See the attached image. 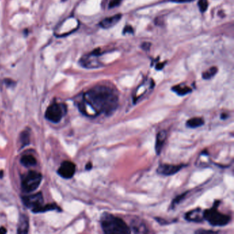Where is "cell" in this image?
<instances>
[{"instance_id": "cell-1", "label": "cell", "mask_w": 234, "mask_h": 234, "mask_svg": "<svg viewBox=\"0 0 234 234\" xmlns=\"http://www.w3.org/2000/svg\"><path fill=\"white\" fill-rule=\"evenodd\" d=\"M119 104L118 94L116 90L106 85H98L83 94L78 104L79 111L88 117L104 114H113Z\"/></svg>"}, {"instance_id": "cell-2", "label": "cell", "mask_w": 234, "mask_h": 234, "mask_svg": "<svg viewBox=\"0 0 234 234\" xmlns=\"http://www.w3.org/2000/svg\"><path fill=\"white\" fill-rule=\"evenodd\" d=\"M103 231L107 234H129L131 233L130 227L120 218L105 212L100 218Z\"/></svg>"}, {"instance_id": "cell-3", "label": "cell", "mask_w": 234, "mask_h": 234, "mask_svg": "<svg viewBox=\"0 0 234 234\" xmlns=\"http://www.w3.org/2000/svg\"><path fill=\"white\" fill-rule=\"evenodd\" d=\"M204 220H205L211 225L214 227H223L230 222L229 216L220 213L217 210V206L203 211Z\"/></svg>"}, {"instance_id": "cell-4", "label": "cell", "mask_w": 234, "mask_h": 234, "mask_svg": "<svg viewBox=\"0 0 234 234\" xmlns=\"http://www.w3.org/2000/svg\"><path fill=\"white\" fill-rule=\"evenodd\" d=\"M43 179L40 173L35 170H30L22 177L21 189L26 193H30L39 188Z\"/></svg>"}, {"instance_id": "cell-5", "label": "cell", "mask_w": 234, "mask_h": 234, "mask_svg": "<svg viewBox=\"0 0 234 234\" xmlns=\"http://www.w3.org/2000/svg\"><path fill=\"white\" fill-rule=\"evenodd\" d=\"M67 113V107L64 104L53 103L47 109L45 117L53 123H58Z\"/></svg>"}, {"instance_id": "cell-6", "label": "cell", "mask_w": 234, "mask_h": 234, "mask_svg": "<svg viewBox=\"0 0 234 234\" xmlns=\"http://www.w3.org/2000/svg\"><path fill=\"white\" fill-rule=\"evenodd\" d=\"M22 201L25 206L30 208L33 213H39L40 209L43 206V197L41 192L26 196L22 197Z\"/></svg>"}, {"instance_id": "cell-7", "label": "cell", "mask_w": 234, "mask_h": 234, "mask_svg": "<svg viewBox=\"0 0 234 234\" xmlns=\"http://www.w3.org/2000/svg\"><path fill=\"white\" fill-rule=\"evenodd\" d=\"M57 172L63 179H71L76 172V165L71 161H65L61 163Z\"/></svg>"}, {"instance_id": "cell-8", "label": "cell", "mask_w": 234, "mask_h": 234, "mask_svg": "<svg viewBox=\"0 0 234 234\" xmlns=\"http://www.w3.org/2000/svg\"><path fill=\"white\" fill-rule=\"evenodd\" d=\"M184 167V165H174V164L162 163L157 168L158 174L164 176H171L175 174Z\"/></svg>"}, {"instance_id": "cell-9", "label": "cell", "mask_w": 234, "mask_h": 234, "mask_svg": "<svg viewBox=\"0 0 234 234\" xmlns=\"http://www.w3.org/2000/svg\"><path fill=\"white\" fill-rule=\"evenodd\" d=\"M185 218L189 222H201L203 221V211L201 208H196L187 212Z\"/></svg>"}, {"instance_id": "cell-10", "label": "cell", "mask_w": 234, "mask_h": 234, "mask_svg": "<svg viewBox=\"0 0 234 234\" xmlns=\"http://www.w3.org/2000/svg\"><path fill=\"white\" fill-rule=\"evenodd\" d=\"M121 18V14H117L113 16L107 17L100 22V26L104 29L110 28L118 23Z\"/></svg>"}, {"instance_id": "cell-11", "label": "cell", "mask_w": 234, "mask_h": 234, "mask_svg": "<svg viewBox=\"0 0 234 234\" xmlns=\"http://www.w3.org/2000/svg\"><path fill=\"white\" fill-rule=\"evenodd\" d=\"M167 138V132L166 130H161L157 135L156 142H155V151L157 155L161 153L162 148Z\"/></svg>"}, {"instance_id": "cell-12", "label": "cell", "mask_w": 234, "mask_h": 234, "mask_svg": "<svg viewBox=\"0 0 234 234\" xmlns=\"http://www.w3.org/2000/svg\"><path fill=\"white\" fill-rule=\"evenodd\" d=\"M130 231L136 233H143L148 232L147 228L145 225L144 223H143L141 220H133L130 223V226H129Z\"/></svg>"}, {"instance_id": "cell-13", "label": "cell", "mask_w": 234, "mask_h": 234, "mask_svg": "<svg viewBox=\"0 0 234 234\" xmlns=\"http://www.w3.org/2000/svg\"><path fill=\"white\" fill-rule=\"evenodd\" d=\"M81 63L82 66L87 68H96V67H100L101 64L98 62V60L93 59V55L90 54L83 58L81 60Z\"/></svg>"}, {"instance_id": "cell-14", "label": "cell", "mask_w": 234, "mask_h": 234, "mask_svg": "<svg viewBox=\"0 0 234 234\" xmlns=\"http://www.w3.org/2000/svg\"><path fill=\"white\" fill-rule=\"evenodd\" d=\"M29 228V220L26 215H21L20 216L19 224L17 227L18 233H27Z\"/></svg>"}, {"instance_id": "cell-15", "label": "cell", "mask_w": 234, "mask_h": 234, "mask_svg": "<svg viewBox=\"0 0 234 234\" xmlns=\"http://www.w3.org/2000/svg\"><path fill=\"white\" fill-rule=\"evenodd\" d=\"M37 159L31 155H25L21 158V163L26 168L32 167L37 164Z\"/></svg>"}, {"instance_id": "cell-16", "label": "cell", "mask_w": 234, "mask_h": 234, "mask_svg": "<svg viewBox=\"0 0 234 234\" xmlns=\"http://www.w3.org/2000/svg\"><path fill=\"white\" fill-rule=\"evenodd\" d=\"M205 121L202 118H193L188 120L186 122V126L191 129H196L204 124Z\"/></svg>"}, {"instance_id": "cell-17", "label": "cell", "mask_w": 234, "mask_h": 234, "mask_svg": "<svg viewBox=\"0 0 234 234\" xmlns=\"http://www.w3.org/2000/svg\"><path fill=\"white\" fill-rule=\"evenodd\" d=\"M172 91H174L175 93H177L179 96H183L187 95V94L190 93V92L192 91V89H191L189 87L186 86V85H179L173 87Z\"/></svg>"}, {"instance_id": "cell-18", "label": "cell", "mask_w": 234, "mask_h": 234, "mask_svg": "<svg viewBox=\"0 0 234 234\" xmlns=\"http://www.w3.org/2000/svg\"><path fill=\"white\" fill-rule=\"evenodd\" d=\"M218 71V68L216 67H211L208 69V70H207L205 71H204L203 73H202V78H203V79H205V80H209V79H211V78L213 77L216 74Z\"/></svg>"}, {"instance_id": "cell-19", "label": "cell", "mask_w": 234, "mask_h": 234, "mask_svg": "<svg viewBox=\"0 0 234 234\" xmlns=\"http://www.w3.org/2000/svg\"><path fill=\"white\" fill-rule=\"evenodd\" d=\"M29 137H30V135L27 131H24L22 132V134L21 135V141L22 142V146L24 147L25 146L28 144L29 142H30V139H29Z\"/></svg>"}, {"instance_id": "cell-20", "label": "cell", "mask_w": 234, "mask_h": 234, "mask_svg": "<svg viewBox=\"0 0 234 234\" xmlns=\"http://www.w3.org/2000/svg\"><path fill=\"white\" fill-rule=\"evenodd\" d=\"M199 10L201 13H204L207 10L208 8V0H199L198 2Z\"/></svg>"}, {"instance_id": "cell-21", "label": "cell", "mask_w": 234, "mask_h": 234, "mask_svg": "<svg viewBox=\"0 0 234 234\" xmlns=\"http://www.w3.org/2000/svg\"><path fill=\"white\" fill-rule=\"evenodd\" d=\"M187 194H188V192H185V193H184V194H183L179 195V196H177V198H175V199L173 200V201H172V208H174V206H176L177 205L179 204V202H181L182 200L184 199V197H185V196Z\"/></svg>"}, {"instance_id": "cell-22", "label": "cell", "mask_w": 234, "mask_h": 234, "mask_svg": "<svg viewBox=\"0 0 234 234\" xmlns=\"http://www.w3.org/2000/svg\"><path fill=\"white\" fill-rule=\"evenodd\" d=\"M121 1V0H111V1L109 2V8H113L116 7V6L120 5Z\"/></svg>"}, {"instance_id": "cell-23", "label": "cell", "mask_w": 234, "mask_h": 234, "mask_svg": "<svg viewBox=\"0 0 234 234\" xmlns=\"http://www.w3.org/2000/svg\"><path fill=\"white\" fill-rule=\"evenodd\" d=\"M133 32H134L133 29H132V27L130 26H127L124 28V30H123L124 35H125V34H127V33L132 34V33H133Z\"/></svg>"}, {"instance_id": "cell-24", "label": "cell", "mask_w": 234, "mask_h": 234, "mask_svg": "<svg viewBox=\"0 0 234 234\" xmlns=\"http://www.w3.org/2000/svg\"><path fill=\"white\" fill-rule=\"evenodd\" d=\"M151 46V44L150 43H147V42H145L142 43L141 45V48H142L144 50H148V49H150V47Z\"/></svg>"}, {"instance_id": "cell-25", "label": "cell", "mask_w": 234, "mask_h": 234, "mask_svg": "<svg viewBox=\"0 0 234 234\" xmlns=\"http://www.w3.org/2000/svg\"><path fill=\"white\" fill-rule=\"evenodd\" d=\"M173 2H176V3H187V2H191L193 1L194 0H171Z\"/></svg>"}, {"instance_id": "cell-26", "label": "cell", "mask_w": 234, "mask_h": 234, "mask_svg": "<svg viewBox=\"0 0 234 234\" xmlns=\"http://www.w3.org/2000/svg\"><path fill=\"white\" fill-rule=\"evenodd\" d=\"M165 63H161L157 64V66H156V69H158V70H160V69H163V68L164 65H165Z\"/></svg>"}, {"instance_id": "cell-27", "label": "cell", "mask_w": 234, "mask_h": 234, "mask_svg": "<svg viewBox=\"0 0 234 234\" xmlns=\"http://www.w3.org/2000/svg\"><path fill=\"white\" fill-rule=\"evenodd\" d=\"M7 232V230L4 227H0V233L4 234Z\"/></svg>"}, {"instance_id": "cell-28", "label": "cell", "mask_w": 234, "mask_h": 234, "mask_svg": "<svg viewBox=\"0 0 234 234\" xmlns=\"http://www.w3.org/2000/svg\"><path fill=\"white\" fill-rule=\"evenodd\" d=\"M91 168H92V164L91 163H87V165L86 166V169L90 170V169H91Z\"/></svg>"}, {"instance_id": "cell-29", "label": "cell", "mask_w": 234, "mask_h": 234, "mask_svg": "<svg viewBox=\"0 0 234 234\" xmlns=\"http://www.w3.org/2000/svg\"><path fill=\"white\" fill-rule=\"evenodd\" d=\"M227 117H228V116H227V115H224V113H222L221 115V116H220V118H221L222 120H224V119L227 118Z\"/></svg>"}, {"instance_id": "cell-30", "label": "cell", "mask_w": 234, "mask_h": 234, "mask_svg": "<svg viewBox=\"0 0 234 234\" xmlns=\"http://www.w3.org/2000/svg\"><path fill=\"white\" fill-rule=\"evenodd\" d=\"M3 177V171H0V178Z\"/></svg>"}, {"instance_id": "cell-31", "label": "cell", "mask_w": 234, "mask_h": 234, "mask_svg": "<svg viewBox=\"0 0 234 234\" xmlns=\"http://www.w3.org/2000/svg\"><path fill=\"white\" fill-rule=\"evenodd\" d=\"M62 1H66V0H62Z\"/></svg>"}]
</instances>
